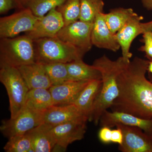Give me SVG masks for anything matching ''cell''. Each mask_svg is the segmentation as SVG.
Here are the masks:
<instances>
[{"label":"cell","mask_w":152,"mask_h":152,"mask_svg":"<svg viewBox=\"0 0 152 152\" xmlns=\"http://www.w3.org/2000/svg\"><path fill=\"white\" fill-rule=\"evenodd\" d=\"M149 61L136 57L117 79L119 95L110 108L136 116L152 118V83L146 77Z\"/></svg>","instance_id":"1"},{"label":"cell","mask_w":152,"mask_h":152,"mask_svg":"<svg viewBox=\"0 0 152 152\" xmlns=\"http://www.w3.org/2000/svg\"><path fill=\"white\" fill-rule=\"evenodd\" d=\"M128 63L122 56L113 61L105 55L96 59L93 63V65L100 72L102 80L100 92L95 101L89 117L88 121L93 122L95 125L99 124L102 115L110 108L114 101L118 96L117 79Z\"/></svg>","instance_id":"2"},{"label":"cell","mask_w":152,"mask_h":152,"mask_svg":"<svg viewBox=\"0 0 152 152\" xmlns=\"http://www.w3.org/2000/svg\"><path fill=\"white\" fill-rule=\"evenodd\" d=\"M36 62L67 64L83 59L86 53L57 37L34 40Z\"/></svg>","instance_id":"3"},{"label":"cell","mask_w":152,"mask_h":152,"mask_svg":"<svg viewBox=\"0 0 152 152\" xmlns=\"http://www.w3.org/2000/svg\"><path fill=\"white\" fill-rule=\"evenodd\" d=\"M36 62L34 40L25 34L12 38H1L0 68H19Z\"/></svg>","instance_id":"4"},{"label":"cell","mask_w":152,"mask_h":152,"mask_svg":"<svg viewBox=\"0 0 152 152\" xmlns=\"http://www.w3.org/2000/svg\"><path fill=\"white\" fill-rule=\"evenodd\" d=\"M0 81L7 90L10 102V118H14L25 106L29 89L17 68L1 67Z\"/></svg>","instance_id":"5"},{"label":"cell","mask_w":152,"mask_h":152,"mask_svg":"<svg viewBox=\"0 0 152 152\" xmlns=\"http://www.w3.org/2000/svg\"><path fill=\"white\" fill-rule=\"evenodd\" d=\"M43 114L25 105L14 118L3 121L0 130L8 139L24 134L43 123Z\"/></svg>","instance_id":"6"},{"label":"cell","mask_w":152,"mask_h":152,"mask_svg":"<svg viewBox=\"0 0 152 152\" xmlns=\"http://www.w3.org/2000/svg\"><path fill=\"white\" fill-rule=\"evenodd\" d=\"M39 18L29 9L20 10L10 15L0 18V38H12L21 33L32 31Z\"/></svg>","instance_id":"7"},{"label":"cell","mask_w":152,"mask_h":152,"mask_svg":"<svg viewBox=\"0 0 152 152\" xmlns=\"http://www.w3.org/2000/svg\"><path fill=\"white\" fill-rule=\"evenodd\" d=\"M93 26L92 23L79 20L64 26L58 33L57 37L86 53L93 46L91 41Z\"/></svg>","instance_id":"8"},{"label":"cell","mask_w":152,"mask_h":152,"mask_svg":"<svg viewBox=\"0 0 152 152\" xmlns=\"http://www.w3.org/2000/svg\"><path fill=\"white\" fill-rule=\"evenodd\" d=\"M122 132V143L118 149L123 152H152V136L140 128L118 124L116 125Z\"/></svg>","instance_id":"9"},{"label":"cell","mask_w":152,"mask_h":152,"mask_svg":"<svg viewBox=\"0 0 152 152\" xmlns=\"http://www.w3.org/2000/svg\"><path fill=\"white\" fill-rule=\"evenodd\" d=\"M86 123L85 121H73L53 127L52 132L56 143L55 150H66L70 144L83 139Z\"/></svg>","instance_id":"10"},{"label":"cell","mask_w":152,"mask_h":152,"mask_svg":"<svg viewBox=\"0 0 152 152\" xmlns=\"http://www.w3.org/2000/svg\"><path fill=\"white\" fill-rule=\"evenodd\" d=\"M64 26L61 15L54 8L43 17L39 18L34 29L25 34L33 40L57 37L58 33Z\"/></svg>","instance_id":"11"},{"label":"cell","mask_w":152,"mask_h":152,"mask_svg":"<svg viewBox=\"0 0 152 152\" xmlns=\"http://www.w3.org/2000/svg\"><path fill=\"white\" fill-rule=\"evenodd\" d=\"M100 125L112 128L118 124L132 126L140 128L152 136V118H143L131 114L117 111H106L100 119Z\"/></svg>","instance_id":"12"},{"label":"cell","mask_w":152,"mask_h":152,"mask_svg":"<svg viewBox=\"0 0 152 152\" xmlns=\"http://www.w3.org/2000/svg\"><path fill=\"white\" fill-rule=\"evenodd\" d=\"M76 121H88V118L79 110L74 104L53 105L43 114V123L54 127Z\"/></svg>","instance_id":"13"},{"label":"cell","mask_w":152,"mask_h":152,"mask_svg":"<svg viewBox=\"0 0 152 152\" xmlns=\"http://www.w3.org/2000/svg\"><path fill=\"white\" fill-rule=\"evenodd\" d=\"M143 18L138 15L133 17L115 34L116 37L121 49L123 58L129 63L132 57L130 52L131 45L137 36L143 33L141 21Z\"/></svg>","instance_id":"14"},{"label":"cell","mask_w":152,"mask_h":152,"mask_svg":"<svg viewBox=\"0 0 152 152\" xmlns=\"http://www.w3.org/2000/svg\"><path fill=\"white\" fill-rule=\"evenodd\" d=\"M91 41L93 45L99 48L115 52L121 48L115 34L112 32L106 23L104 12L98 14L93 23Z\"/></svg>","instance_id":"15"},{"label":"cell","mask_w":152,"mask_h":152,"mask_svg":"<svg viewBox=\"0 0 152 152\" xmlns=\"http://www.w3.org/2000/svg\"><path fill=\"white\" fill-rule=\"evenodd\" d=\"M88 81H69L49 89L54 105L73 104Z\"/></svg>","instance_id":"16"},{"label":"cell","mask_w":152,"mask_h":152,"mask_svg":"<svg viewBox=\"0 0 152 152\" xmlns=\"http://www.w3.org/2000/svg\"><path fill=\"white\" fill-rule=\"evenodd\" d=\"M29 90L49 89L52 86L43 64L35 62L18 68Z\"/></svg>","instance_id":"17"},{"label":"cell","mask_w":152,"mask_h":152,"mask_svg":"<svg viewBox=\"0 0 152 152\" xmlns=\"http://www.w3.org/2000/svg\"><path fill=\"white\" fill-rule=\"evenodd\" d=\"M53 127L43 123L28 132L34 152H50L55 150L56 143L52 132Z\"/></svg>","instance_id":"18"},{"label":"cell","mask_w":152,"mask_h":152,"mask_svg":"<svg viewBox=\"0 0 152 152\" xmlns=\"http://www.w3.org/2000/svg\"><path fill=\"white\" fill-rule=\"evenodd\" d=\"M102 86V79L90 81L74 102L82 113L88 118Z\"/></svg>","instance_id":"19"},{"label":"cell","mask_w":152,"mask_h":152,"mask_svg":"<svg viewBox=\"0 0 152 152\" xmlns=\"http://www.w3.org/2000/svg\"><path fill=\"white\" fill-rule=\"evenodd\" d=\"M66 66L71 80L90 81L102 79L100 71L94 65L86 64L83 59L72 61Z\"/></svg>","instance_id":"20"},{"label":"cell","mask_w":152,"mask_h":152,"mask_svg":"<svg viewBox=\"0 0 152 152\" xmlns=\"http://www.w3.org/2000/svg\"><path fill=\"white\" fill-rule=\"evenodd\" d=\"M25 105L34 110L44 113L54 105V103L49 89L37 88L29 91Z\"/></svg>","instance_id":"21"},{"label":"cell","mask_w":152,"mask_h":152,"mask_svg":"<svg viewBox=\"0 0 152 152\" xmlns=\"http://www.w3.org/2000/svg\"><path fill=\"white\" fill-rule=\"evenodd\" d=\"M137 15L132 8H118L104 13L106 23L112 32L116 34L127 22Z\"/></svg>","instance_id":"22"},{"label":"cell","mask_w":152,"mask_h":152,"mask_svg":"<svg viewBox=\"0 0 152 152\" xmlns=\"http://www.w3.org/2000/svg\"><path fill=\"white\" fill-rule=\"evenodd\" d=\"M66 0H23L25 8L29 9L38 18L45 15L51 10L57 8Z\"/></svg>","instance_id":"23"},{"label":"cell","mask_w":152,"mask_h":152,"mask_svg":"<svg viewBox=\"0 0 152 152\" xmlns=\"http://www.w3.org/2000/svg\"><path fill=\"white\" fill-rule=\"evenodd\" d=\"M103 0H80V20L93 23L98 14L104 12Z\"/></svg>","instance_id":"24"},{"label":"cell","mask_w":152,"mask_h":152,"mask_svg":"<svg viewBox=\"0 0 152 152\" xmlns=\"http://www.w3.org/2000/svg\"><path fill=\"white\" fill-rule=\"evenodd\" d=\"M44 65L52 86L61 84L71 80L66 64L54 63Z\"/></svg>","instance_id":"25"},{"label":"cell","mask_w":152,"mask_h":152,"mask_svg":"<svg viewBox=\"0 0 152 152\" xmlns=\"http://www.w3.org/2000/svg\"><path fill=\"white\" fill-rule=\"evenodd\" d=\"M56 9L61 15L64 26L80 20V0H66Z\"/></svg>","instance_id":"26"},{"label":"cell","mask_w":152,"mask_h":152,"mask_svg":"<svg viewBox=\"0 0 152 152\" xmlns=\"http://www.w3.org/2000/svg\"><path fill=\"white\" fill-rule=\"evenodd\" d=\"M4 149L6 152H34L31 138L27 133L9 138Z\"/></svg>","instance_id":"27"},{"label":"cell","mask_w":152,"mask_h":152,"mask_svg":"<svg viewBox=\"0 0 152 152\" xmlns=\"http://www.w3.org/2000/svg\"><path fill=\"white\" fill-rule=\"evenodd\" d=\"M26 8L23 0H0V14L4 15L12 9Z\"/></svg>","instance_id":"28"},{"label":"cell","mask_w":152,"mask_h":152,"mask_svg":"<svg viewBox=\"0 0 152 152\" xmlns=\"http://www.w3.org/2000/svg\"><path fill=\"white\" fill-rule=\"evenodd\" d=\"M142 42L144 45L140 48V50L145 53L146 56L150 61L152 60V34L146 31L142 34Z\"/></svg>","instance_id":"29"},{"label":"cell","mask_w":152,"mask_h":152,"mask_svg":"<svg viewBox=\"0 0 152 152\" xmlns=\"http://www.w3.org/2000/svg\"><path fill=\"white\" fill-rule=\"evenodd\" d=\"M112 130L110 128L103 126L99 131V138L104 144H109L111 142Z\"/></svg>","instance_id":"30"},{"label":"cell","mask_w":152,"mask_h":152,"mask_svg":"<svg viewBox=\"0 0 152 152\" xmlns=\"http://www.w3.org/2000/svg\"><path fill=\"white\" fill-rule=\"evenodd\" d=\"M123 140V134L122 131L118 128L116 129L112 130V142L120 145L122 143Z\"/></svg>","instance_id":"31"},{"label":"cell","mask_w":152,"mask_h":152,"mask_svg":"<svg viewBox=\"0 0 152 152\" xmlns=\"http://www.w3.org/2000/svg\"><path fill=\"white\" fill-rule=\"evenodd\" d=\"M142 26L143 33L145 32L149 31L152 34V20L147 23H142Z\"/></svg>","instance_id":"32"},{"label":"cell","mask_w":152,"mask_h":152,"mask_svg":"<svg viewBox=\"0 0 152 152\" xmlns=\"http://www.w3.org/2000/svg\"><path fill=\"white\" fill-rule=\"evenodd\" d=\"M143 5L149 10H152V0H142Z\"/></svg>","instance_id":"33"},{"label":"cell","mask_w":152,"mask_h":152,"mask_svg":"<svg viewBox=\"0 0 152 152\" xmlns=\"http://www.w3.org/2000/svg\"><path fill=\"white\" fill-rule=\"evenodd\" d=\"M148 71L152 74V60L149 61L148 67Z\"/></svg>","instance_id":"34"}]
</instances>
